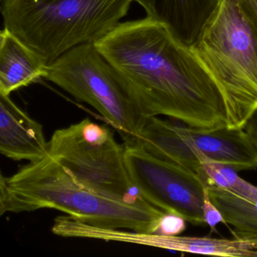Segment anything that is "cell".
<instances>
[{
	"label": "cell",
	"mask_w": 257,
	"mask_h": 257,
	"mask_svg": "<svg viewBox=\"0 0 257 257\" xmlns=\"http://www.w3.org/2000/svg\"><path fill=\"white\" fill-rule=\"evenodd\" d=\"M124 146L129 174L146 201L192 225L205 224L202 209L205 186L198 174L141 147Z\"/></svg>",
	"instance_id": "ba28073f"
},
{
	"label": "cell",
	"mask_w": 257,
	"mask_h": 257,
	"mask_svg": "<svg viewBox=\"0 0 257 257\" xmlns=\"http://www.w3.org/2000/svg\"><path fill=\"white\" fill-rule=\"evenodd\" d=\"M44 79L92 106L119 132L124 142L139 133L144 118L94 44L73 48L49 63Z\"/></svg>",
	"instance_id": "52a82bcc"
},
{
	"label": "cell",
	"mask_w": 257,
	"mask_h": 257,
	"mask_svg": "<svg viewBox=\"0 0 257 257\" xmlns=\"http://www.w3.org/2000/svg\"><path fill=\"white\" fill-rule=\"evenodd\" d=\"M147 245L189 253L223 257H257V237L232 238L150 234Z\"/></svg>",
	"instance_id": "7c38bea8"
},
{
	"label": "cell",
	"mask_w": 257,
	"mask_h": 257,
	"mask_svg": "<svg viewBox=\"0 0 257 257\" xmlns=\"http://www.w3.org/2000/svg\"><path fill=\"white\" fill-rule=\"evenodd\" d=\"M186 219L178 215L166 213L161 220L157 234L179 235L186 229Z\"/></svg>",
	"instance_id": "9a60e30c"
},
{
	"label": "cell",
	"mask_w": 257,
	"mask_h": 257,
	"mask_svg": "<svg viewBox=\"0 0 257 257\" xmlns=\"http://www.w3.org/2000/svg\"><path fill=\"white\" fill-rule=\"evenodd\" d=\"M0 152L13 160L30 162L49 155L43 125L4 94H0Z\"/></svg>",
	"instance_id": "9c48e42d"
},
{
	"label": "cell",
	"mask_w": 257,
	"mask_h": 257,
	"mask_svg": "<svg viewBox=\"0 0 257 257\" xmlns=\"http://www.w3.org/2000/svg\"><path fill=\"white\" fill-rule=\"evenodd\" d=\"M202 209L204 222L209 225L212 231H214L216 225L219 222L226 225L222 213L212 201L209 195L208 190L206 187L204 189Z\"/></svg>",
	"instance_id": "2e32d148"
},
{
	"label": "cell",
	"mask_w": 257,
	"mask_h": 257,
	"mask_svg": "<svg viewBox=\"0 0 257 257\" xmlns=\"http://www.w3.org/2000/svg\"><path fill=\"white\" fill-rule=\"evenodd\" d=\"M61 210L97 228L158 234L165 212L144 198L124 201L78 181L48 155L0 179V214L40 209Z\"/></svg>",
	"instance_id": "7a4b0ae2"
},
{
	"label": "cell",
	"mask_w": 257,
	"mask_h": 257,
	"mask_svg": "<svg viewBox=\"0 0 257 257\" xmlns=\"http://www.w3.org/2000/svg\"><path fill=\"white\" fill-rule=\"evenodd\" d=\"M257 31V0H243Z\"/></svg>",
	"instance_id": "ac0fdd59"
},
{
	"label": "cell",
	"mask_w": 257,
	"mask_h": 257,
	"mask_svg": "<svg viewBox=\"0 0 257 257\" xmlns=\"http://www.w3.org/2000/svg\"><path fill=\"white\" fill-rule=\"evenodd\" d=\"M147 16L165 24L179 40L192 47L219 0H135Z\"/></svg>",
	"instance_id": "30bf717a"
},
{
	"label": "cell",
	"mask_w": 257,
	"mask_h": 257,
	"mask_svg": "<svg viewBox=\"0 0 257 257\" xmlns=\"http://www.w3.org/2000/svg\"><path fill=\"white\" fill-rule=\"evenodd\" d=\"M242 130L257 153V107L248 117L242 127Z\"/></svg>",
	"instance_id": "e0dca14e"
},
{
	"label": "cell",
	"mask_w": 257,
	"mask_h": 257,
	"mask_svg": "<svg viewBox=\"0 0 257 257\" xmlns=\"http://www.w3.org/2000/svg\"><path fill=\"white\" fill-rule=\"evenodd\" d=\"M124 144L195 173L204 162L225 164L237 171L257 168L256 151L242 128H201L150 117L144 118L138 135Z\"/></svg>",
	"instance_id": "8992f818"
},
{
	"label": "cell",
	"mask_w": 257,
	"mask_h": 257,
	"mask_svg": "<svg viewBox=\"0 0 257 257\" xmlns=\"http://www.w3.org/2000/svg\"><path fill=\"white\" fill-rule=\"evenodd\" d=\"M135 0H4V28L51 63L94 44L127 16Z\"/></svg>",
	"instance_id": "277c9868"
},
{
	"label": "cell",
	"mask_w": 257,
	"mask_h": 257,
	"mask_svg": "<svg viewBox=\"0 0 257 257\" xmlns=\"http://www.w3.org/2000/svg\"><path fill=\"white\" fill-rule=\"evenodd\" d=\"M49 62L10 30L0 33V94L12 93L45 78Z\"/></svg>",
	"instance_id": "8fae6325"
},
{
	"label": "cell",
	"mask_w": 257,
	"mask_h": 257,
	"mask_svg": "<svg viewBox=\"0 0 257 257\" xmlns=\"http://www.w3.org/2000/svg\"><path fill=\"white\" fill-rule=\"evenodd\" d=\"M196 173L205 187L226 189L247 198L257 197L256 186L242 179L236 170L225 164L204 162Z\"/></svg>",
	"instance_id": "5bb4252c"
},
{
	"label": "cell",
	"mask_w": 257,
	"mask_h": 257,
	"mask_svg": "<svg viewBox=\"0 0 257 257\" xmlns=\"http://www.w3.org/2000/svg\"><path fill=\"white\" fill-rule=\"evenodd\" d=\"M94 45L142 118L165 115L201 128L227 126L219 87L165 24L149 16L122 22Z\"/></svg>",
	"instance_id": "6da1fadb"
},
{
	"label": "cell",
	"mask_w": 257,
	"mask_h": 257,
	"mask_svg": "<svg viewBox=\"0 0 257 257\" xmlns=\"http://www.w3.org/2000/svg\"><path fill=\"white\" fill-rule=\"evenodd\" d=\"M206 188L226 225L234 227V237H257V198L250 199L226 189Z\"/></svg>",
	"instance_id": "4fadbf2b"
},
{
	"label": "cell",
	"mask_w": 257,
	"mask_h": 257,
	"mask_svg": "<svg viewBox=\"0 0 257 257\" xmlns=\"http://www.w3.org/2000/svg\"><path fill=\"white\" fill-rule=\"evenodd\" d=\"M49 156L78 181L124 201L143 198L127 169L125 146L106 126L85 118L54 132Z\"/></svg>",
	"instance_id": "5b68a950"
},
{
	"label": "cell",
	"mask_w": 257,
	"mask_h": 257,
	"mask_svg": "<svg viewBox=\"0 0 257 257\" xmlns=\"http://www.w3.org/2000/svg\"><path fill=\"white\" fill-rule=\"evenodd\" d=\"M191 49L223 96L227 126L242 128L257 107V31L243 0H219Z\"/></svg>",
	"instance_id": "3957f363"
}]
</instances>
